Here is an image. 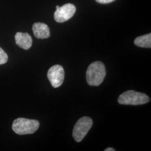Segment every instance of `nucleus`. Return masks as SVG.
<instances>
[{
    "mask_svg": "<svg viewBox=\"0 0 151 151\" xmlns=\"http://www.w3.org/2000/svg\"><path fill=\"white\" fill-rule=\"evenodd\" d=\"M106 76L104 64L100 61H96L88 66L86 71V81L90 86H97L103 82Z\"/></svg>",
    "mask_w": 151,
    "mask_h": 151,
    "instance_id": "1",
    "label": "nucleus"
},
{
    "mask_svg": "<svg viewBox=\"0 0 151 151\" xmlns=\"http://www.w3.org/2000/svg\"><path fill=\"white\" fill-rule=\"evenodd\" d=\"M39 122L37 120L19 118L15 119L12 123V130L19 135L32 134L39 127Z\"/></svg>",
    "mask_w": 151,
    "mask_h": 151,
    "instance_id": "2",
    "label": "nucleus"
},
{
    "mask_svg": "<svg viewBox=\"0 0 151 151\" xmlns=\"http://www.w3.org/2000/svg\"><path fill=\"white\" fill-rule=\"evenodd\" d=\"M150 98L146 94L135 91L134 90H128L124 92L119 96L118 101L120 104L139 105L148 103Z\"/></svg>",
    "mask_w": 151,
    "mask_h": 151,
    "instance_id": "3",
    "label": "nucleus"
},
{
    "mask_svg": "<svg viewBox=\"0 0 151 151\" xmlns=\"http://www.w3.org/2000/svg\"><path fill=\"white\" fill-rule=\"evenodd\" d=\"M92 124V120L90 117L83 116L79 119L76 123L72 132L74 139L77 142H80L83 140L91 128Z\"/></svg>",
    "mask_w": 151,
    "mask_h": 151,
    "instance_id": "4",
    "label": "nucleus"
},
{
    "mask_svg": "<svg viewBox=\"0 0 151 151\" xmlns=\"http://www.w3.org/2000/svg\"><path fill=\"white\" fill-rule=\"evenodd\" d=\"M47 77L52 86L54 88L60 86L65 79V70L62 65H54L49 68Z\"/></svg>",
    "mask_w": 151,
    "mask_h": 151,
    "instance_id": "5",
    "label": "nucleus"
},
{
    "mask_svg": "<svg viewBox=\"0 0 151 151\" xmlns=\"http://www.w3.org/2000/svg\"><path fill=\"white\" fill-rule=\"evenodd\" d=\"M75 6L71 4H65L56 9L54 14V20L57 22H64L70 20L75 14Z\"/></svg>",
    "mask_w": 151,
    "mask_h": 151,
    "instance_id": "6",
    "label": "nucleus"
},
{
    "mask_svg": "<svg viewBox=\"0 0 151 151\" xmlns=\"http://www.w3.org/2000/svg\"><path fill=\"white\" fill-rule=\"evenodd\" d=\"M15 39L16 44L24 50L29 49L32 45V38L27 32H17Z\"/></svg>",
    "mask_w": 151,
    "mask_h": 151,
    "instance_id": "7",
    "label": "nucleus"
},
{
    "mask_svg": "<svg viewBox=\"0 0 151 151\" xmlns=\"http://www.w3.org/2000/svg\"><path fill=\"white\" fill-rule=\"evenodd\" d=\"M32 29L34 36L38 39H47L50 35L48 26L44 23H34L32 25Z\"/></svg>",
    "mask_w": 151,
    "mask_h": 151,
    "instance_id": "8",
    "label": "nucleus"
},
{
    "mask_svg": "<svg viewBox=\"0 0 151 151\" xmlns=\"http://www.w3.org/2000/svg\"><path fill=\"white\" fill-rule=\"evenodd\" d=\"M134 43L135 45L139 47L150 48L151 47V33L137 37L134 40Z\"/></svg>",
    "mask_w": 151,
    "mask_h": 151,
    "instance_id": "9",
    "label": "nucleus"
},
{
    "mask_svg": "<svg viewBox=\"0 0 151 151\" xmlns=\"http://www.w3.org/2000/svg\"><path fill=\"white\" fill-rule=\"evenodd\" d=\"M8 60V55L0 47V65L5 64Z\"/></svg>",
    "mask_w": 151,
    "mask_h": 151,
    "instance_id": "10",
    "label": "nucleus"
},
{
    "mask_svg": "<svg viewBox=\"0 0 151 151\" xmlns=\"http://www.w3.org/2000/svg\"><path fill=\"white\" fill-rule=\"evenodd\" d=\"M115 0H96V1L98 2V3H100V4H109V3H110V2H112L114 1Z\"/></svg>",
    "mask_w": 151,
    "mask_h": 151,
    "instance_id": "11",
    "label": "nucleus"
},
{
    "mask_svg": "<svg viewBox=\"0 0 151 151\" xmlns=\"http://www.w3.org/2000/svg\"><path fill=\"white\" fill-rule=\"evenodd\" d=\"M115 150L113 148H108L106 150H105V151H115Z\"/></svg>",
    "mask_w": 151,
    "mask_h": 151,
    "instance_id": "12",
    "label": "nucleus"
},
{
    "mask_svg": "<svg viewBox=\"0 0 151 151\" xmlns=\"http://www.w3.org/2000/svg\"><path fill=\"white\" fill-rule=\"evenodd\" d=\"M60 6L57 5L56 6V9H58L59 7H60Z\"/></svg>",
    "mask_w": 151,
    "mask_h": 151,
    "instance_id": "13",
    "label": "nucleus"
}]
</instances>
